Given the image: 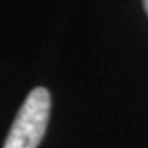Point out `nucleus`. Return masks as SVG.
Returning a JSON list of instances; mask_svg holds the SVG:
<instances>
[{
	"label": "nucleus",
	"mask_w": 148,
	"mask_h": 148,
	"mask_svg": "<svg viewBox=\"0 0 148 148\" xmlns=\"http://www.w3.org/2000/svg\"><path fill=\"white\" fill-rule=\"evenodd\" d=\"M51 95L45 87H35L15 117L3 148H38L46 132Z\"/></svg>",
	"instance_id": "obj_1"
},
{
	"label": "nucleus",
	"mask_w": 148,
	"mask_h": 148,
	"mask_svg": "<svg viewBox=\"0 0 148 148\" xmlns=\"http://www.w3.org/2000/svg\"><path fill=\"white\" fill-rule=\"evenodd\" d=\"M143 7H145V12H147V15H148V0H143Z\"/></svg>",
	"instance_id": "obj_2"
}]
</instances>
